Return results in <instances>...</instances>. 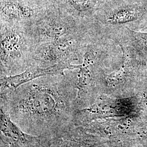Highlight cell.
<instances>
[{"label": "cell", "instance_id": "obj_4", "mask_svg": "<svg viewBox=\"0 0 147 147\" xmlns=\"http://www.w3.org/2000/svg\"><path fill=\"white\" fill-rule=\"evenodd\" d=\"M92 26L85 25L66 12L45 11L29 26L36 46L87 31Z\"/></svg>", "mask_w": 147, "mask_h": 147}, {"label": "cell", "instance_id": "obj_5", "mask_svg": "<svg viewBox=\"0 0 147 147\" xmlns=\"http://www.w3.org/2000/svg\"><path fill=\"white\" fill-rule=\"evenodd\" d=\"M98 52L91 39V30L88 34L84 45L82 61L77 72V95L75 109L80 110L92 105L94 100L95 84L98 79Z\"/></svg>", "mask_w": 147, "mask_h": 147}, {"label": "cell", "instance_id": "obj_3", "mask_svg": "<svg viewBox=\"0 0 147 147\" xmlns=\"http://www.w3.org/2000/svg\"><path fill=\"white\" fill-rule=\"evenodd\" d=\"M89 30L79 34L38 45L33 53L31 65L48 68L59 64L76 65L73 63L82 62Z\"/></svg>", "mask_w": 147, "mask_h": 147}, {"label": "cell", "instance_id": "obj_2", "mask_svg": "<svg viewBox=\"0 0 147 147\" xmlns=\"http://www.w3.org/2000/svg\"><path fill=\"white\" fill-rule=\"evenodd\" d=\"M1 78L22 73L31 65L36 45L29 26L0 25Z\"/></svg>", "mask_w": 147, "mask_h": 147}, {"label": "cell", "instance_id": "obj_10", "mask_svg": "<svg viewBox=\"0 0 147 147\" xmlns=\"http://www.w3.org/2000/svg\"><path fill=\"white\" fill-rule=\"evenodd\" d=\"M67 5L66 13L85 25L92 26V13L98 5V0H64Z\"/></svg>", "mask_w": 147, "mask_h": 147}, {"label": "cell", "instance_id": "obj_9", "mask_svg": "<svg viewBox=\"0 0 147 147\" xmlns=\"http://www.w3.org/2000/svg\"><path fill=\"white\" fill-rule=\"evenodd\" d=\"M101 143L95 134L84 127L74 126L48 138H45L42 147H101Z\"/></svg>", "mask_w": 147, "mask_h": 147}, {"label": "cell", "instance_id": "obj_11", "mask_svg": "<svg viewBox=\"0 0 147 147\" xmlns=\"http://www.w3.org/2000/svg\"><path fill=\"white\" fill-rule=\"evenodd\" d=\"M134 36L138 44L147 50V33L135 32Z\"/></svg>", "mask_w": 147, "mask_h": 147}, {"label": "cell", "instance_id": "obj_7", "mask_svg": "<svg viewBox=\"0 0 147 147\" xmlns=\"http://www.w3.org/2000/svg\"><path fill=\"white\" fill-rule=\"evenodd\" d=\"M79 65L59 64L48 68H41L31 65L22 73L1 78L0 96L8 94L15 90L21 85L34 79L49 75L64 74L67 70L79 69Z\"/></svg>", "mask_w": 147, "mask_h": 147}, {"label": "cell", "instance_id": "obj_6", "mask_svg": "<svg viewBox=\"0 0 147 147\" xmlns=\"http://www.w3.org/2000/svg\"><path fill=\"white\" fill-rule=\"evenodd\" d=\"M1 106L0 147H42L45 137L27 134L11 120L7 111Z\"/></svg>", "mask_w": 147, "mask_h": 147}, {"label": "cell", "instance_id": "obj_1", "mask_svg": "<svg viewBox=\"0 0 147 147\" xmlns=\"http://www.w3.org/2000/svg\"><path fill=\"white\" fill-rule=\"evenodd\" d=\"M73 70L22 84L0 96V106L28 134L48 138L65 131L75 126L77 73Z\"/></svg>", "mask_w": 147, "mask_h": 147}, {"label": "cell", "instance_id": "obj_8", "mask_svg": "<svg viewBox=\"0 0 147 147\" xmlns=\"http://www.w3.org/2000/svg\"><path fill=\"white\" fill-rule=\"evenodd\" d=\"M1 24L30 26L44 11L21 0H1Z\"/></svg>", "mask_w": 147, "mask_h": 147}]
</instances>
